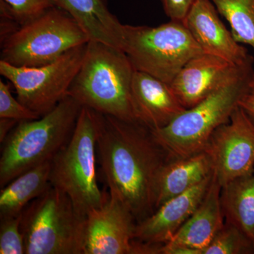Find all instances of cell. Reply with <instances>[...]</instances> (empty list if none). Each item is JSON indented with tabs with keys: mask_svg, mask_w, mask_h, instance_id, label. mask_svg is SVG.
<instances>
[{
	"mask_svg": "<svg viewBox=\"0 0 254 254\" xmlns=\"http://www.w3.org/2000/svg\"><path fill=\"white\" fill-rule=\"evenodd\" d=\"M98 118L97 159L109 194L141 221L156 209L160 174L172 158L141 122L100 113Z\"/></svg>",
	"mask_w": 254,
	"mask_h": 254,
	"instance_id": "obj_1",
	"label": "cell"
},
{
	"mask_svg": "<svg viewBox=\"0 0 254 254\" xmlns=\"http://www.w3.org/2000/svg\"><path fill=\"white\" fill-rule=\"evenodd\" d=\"M135 68L120 48L90 41L86 54L68 89L82 107L127 122H139L131 84Z\"/></svg>",
	"mask_w": 254,
	"mask_h": 254,
	"instance_id": "obj_2",
	"label": "cell"
},
{
	"mask_svg": "<svg viewBox=\"0 0 254 254\" xmlns=\"http://www.w3.org/2000/svg\"><path fill=\"white\" fill-rule=\"evenodd\" d=\"M81 108L66 95L46 115L19 122L1 143V188L30 169L51 161L71 138Z\"/></svg>",
	"mask_w": 254,
	"mask_h": 254,
	"instance_id": "obj_3",
	"label": "cell"
},
{
	"mask_svg": "<svg viewBox=\"0 0 254 254\" xmlns=\"http://www.w3.org/2000/svg\"><path fill=\"white\" fill-rule=\"evenodd\" d=\"M254 65L245 66L193 108L185 110L166 127L153 130L172 159L204 151L214 131L227 123L251 89Z\"/></svg>",
	"mask_w": 254,
	"mask_h": 254,
	"instance_id": "obj_4",
	"label": "cell"
},
{
	"mask_svg": "<svg viewBox=\"0 0 254 254\" xmlns=\"http://www.w3.org/2000/svg\"><path fill=\"white\" fill-rule=\"evenodd\" d=\"M98 123V113L82 107L71 138L52 160V186L66 193L85 217L101 206L108 195L97 182Z\"/></svg>",
	"mask_w": 254,
	"mask_h": 254,
	"instance_id": "obj_5",
	"label": "cell"
},
{
	"mask_svg": "<svg viewBox=\"0 0 254 254\" xmlns=\"http://www.w3.org/2000/svg\"><path fill=\"white\" fill-rule=\"evenodd\" d=\"M86 217L66 193L50 186L22 213L26 254H83Z\"/></svg>",
	"mask_w": 254,
	"mask_h": 254,
	"instance_id": "obj_6",
	"label": "cell"
},
{
	"mask_svg": "<svg viewBox=\"0 0 254 254\" xmlns=\"http://www.w3.org/2000/svg\"><path fill=\"white\" fill-rule=\"evenodd\" d=\"M1 42V60L15 66L36 67L53 63L90 39L67 12L55 6L18 26Z\"/></svg>",
	"mask_w": 254,
	"mask_h": 254,
	"instance_id": "obj_7",
	"label": "cell"
},
{
	"mask_svg": "<svg viewBox=\"0 0 254 254\" xmlns=\"http://www.w3.org/2000/svg\"><path fill=\"white\" fill-rule=\"evenodd\" d=\"M123 51L135 70L168 84L187 62L203 53L184 23L172 20L156 27L124 25Z\"/></svg>",
	"mask_w": 254,
	"mask_h": 254,
	"instance_id": "obj_8",
	"label": "cell"
},
{
	"mask_svg": "<svg viewBox=\"0 0 254 254\" xmlns=\"http://www.w3.org/2000/svg\"><path fill=\"white\" fill-rule=\"evenodd\" d=\"M87 44L66 52L52 63L36 67L15 66L0 60V73L12 83L17 99L23 105L43 116L67 95L84 59Z\"/></svg>",
	"mask_w": 254,
	"mask_h": 254,
	"instance_id": "obj_9",
	"label": "cell"
},
{
	"mask_svg": "<svg viewBox=\"0 0 254 254\" xmlns=\"http://www.w3.org/2000/svg\"><path fill=\"white\" fill-rule=\"evenodd\" d=\"M204 151L221 187L254 170V123L240 106L210 137Z\"/></svg>",
	"mask_w": 254,
	"mask_h": 254,
	"instance_id": "obj_10",
	"label": "cell"
},
{
	"mask_svg": "<svg viewBox=\"0 0 254 254\" xmlns=\"http://www.w3.org/2000/svg\"><path fill=\"white\" fill-rule=\"evenodd\" d=\"M137 222L129 209L111 195L85 220L83 254H133Z\"/></svg>",
	"mask_w": 254,
	"mask_h": 254,
	"instance_id": "obj_11",
	"label": "cell"
},
{
	"mask_svg": "<svg viewBox=\"0 0 254 254\" xmlns=\"http://www.w3.org/2000/svg\"><path fill=\"white\" fill-rule=\"evenodd\" d=\"M183 23L203 53L237 66L254 64L253 56L237 43L210 0H195Z\"/></svg>",
	"mask_w": 254,
	"mask_h": 254,
	"instance_id": "obj_12",
	"label": "cell"
},
{
	"mask_svg": "<svg viewBox=\"0 0 254 254\" xmlns=\"http://www.w3.org/2000/svg\"><path fill=\"white\" fill-rule=\"evenodd\" d=\"M250 65L237 66L215 55L201 53L187 62L170 86L182 106L190 109Z\"/></svg>",
	"mask_w": 254,
	"mask_h": 254,
	"instance_id": "obj_13",
	"label": "cell"
},
{
	"mask_svg": "<svg viewBox=\"0 0 254 254\" xmlns=\"http://www.w3.org/2000/svg\"><path fill=\"white\" fill-rule=\"evenodd\" d=\"M213 177L170 198L149 217L137 222L133 240L148 245L168 242L201 203Z\"/></svg>",
	"mask_w": 254,
	"mask_h": 254,
	"instance_id": "obj_14",
	"label": "cell"
},
{
	"mask_svg": "<svg viewBox=\"0 0 254 254\" xmlns=\"http://www.w3.org/2000/svg\"><path fill=\"white\" fill-rule=\"evenodd\" d=\"M131 91L138 121L150 129L166 127L187 110L170 84L143 71L135 70Z\"/></svg>",
	"mask_w": 254,
	"mask_h": 254,
	"instance_id": "obj_15",
	"label": "cell"
},
{
	"mask_svg": "<svg viewBox=\"0 0 254 254\" xmlns=\"http://www.w3.org/2000/svg\"><path fill=\"white\" fill-rule=\"evenodd\" d=\"M221 189L213 173L211 183L201 203L175 236L163 245L195 249L203 254V250L225 225Z\"/></svg>",
	"mask_w": 254,
	"mask_h": 254,
	"instance_id": "obj_16",
	"label": "cell"
},
{
	"mask_svg": "<svg viewBox=\"0 0 254 254\" xmlns=\"http://www.w3.org/2000/svg\"><path fill=\"white\" fill-rule=\"evenodd\" d=\"M56 4L79 24L90 41L123 50L124 24L112 14L106 0H56Z\"/></svg>",
	"mask_w": 254,
	"mask_h": 254,
	"instance_id": "obj_17",
	"label": "cell"
},
{
	"mask_svg": "<svg viewBox=\"0 0 254 254\" xmlns=\"http://www.w3.org/2000/svg\"><path fill=\"white\" fill-rule=\"evenodd\" d=\"M213 173V162L205 151L187 158L171 159L159 179L156 209L170 198L199 185Z\"/></svg>",
	"mask_w": 254,
	"mask_h": 254,
	"instance_id": "obj_18",
	"label": "cell"
},
{
	"mask_svg": "<svg viewBox=\"0 0 254 254\" xmlns=\"http://www.w3.org/2000/svg\"><path fill=\"white\" fill-rule=\"evenodd\" d=\"M52 160L30 169L1 188L0 218L21 215L33 200L41 196L51 186Z\"/></svg>",
	"mask_w": 254,
	"mask_h": 254,
	"instance_id": "obj_19",
	"label": "cell"
},
{
	"mask_svg": "<svg viewBox=\"0 0 254 254\" xmlns=\"http://www.w3.org/2000/svg\"><path fill=\"white\" fill-rule=\"evenodd\" d=\"M225 222L235 225L254 247V170L221 189Z\"/></svg>",
	"mask_w": 254,
	"mask_h": 254,
	"instance_id": "obj_20",
	"label": "cell"
},
{
	"mask_svg": "<svg viewBox=\"0 0 254 254\" xmlns=\"http://www.w3.org/2000/svg\"><path fill=\"white\" fill-rule=\"evenodd\" d=\"M230 23L237 43L254 50V0H210Z\"/></svg>",
	"mask_w": 254,
	"mask_h": 254,
	"instance_id": "obj_21",
	"label": "cell"
},
{
	"mask_svg": "<svg viewBox=\"0 0 254 254\" xmlns=\"http://www.w3.org/2000/svg\"><path fill=\"white\" fill-rule=\"evenodd\" d=\"M254 254L253 244L237 227L227 222L203 250V254Z\"/></svg>",
	"mask_w": 254,
	"mask_h": 254,
	"instance_id": "obj_22",
	"label": "cell"
},
{
	"mask_svg": "<svg viewBox=\"0 0 254 254\" xmlns=\"http://www.w3.org/2000/svg\"><path fill=\"white\" fill-rule=\"evenodd\" d=\"M57 6L56 0H0L1 18L19 26Z\"/></svg>",
	"mask_w": 254,
	"mask_h": 254,
	"instance_id": "obj_23",
	"label": "cell"
},
{
	"mask_svg": "<svg viewBox=\"0 0 254 254\" xmlns=\"http://www.w3.org/2000/svg\"><path fill=\"white\" fill-rule=\"evenodd\" d=\"M22 213L0 218V254H25L24 241L21 230Z\"/></svg>",
	"mask_w": 254,
	"mask_h": 254,
	"instance_id": "obj_24",
	"label": "cell"
},
{
	"mask_svg": "<svg viewBox=\"0 0 254 254\" xmlns=\"http://www.w3.org/2000/svg\"><path fill=\"white\" fill-rule=\"evenodd\" d=\"M38 114L28 109L11 94L9 85L0 81V118L12 119L18 122L37 120Z\"/></svg>",
	"mask_w": 254,
	"mask_h": 254,
	"instance_id": "obj_25",
	"label": "cell"
},
{
	"mask_svg": "<svg viewBox=\"0 0 254 254\" xmlns=\"http://www.w3.org/2000/svg\"><path fill=\"white\" fill-rule=\"evenodd\" d=\"M164 11L172 21L183 22L195 0H160Z\"/></svg>",
	"mask_w": 254,
	"mask_h": 254,
	"instance_id": "obj_26",
	"label": "cell"
},
{
	"mask_svg": "<svg viewBox=\"0 0 254 254\" xmlns=\"http://www.w3.org/2000/svg\"><path fill=\"white\" fill-rule=\"evenodd\" d=\"M240 106L248 115L254 123V88L252 87L248 93L241 100Z\"/></svg>",
	"mask_w": 254,
	"mask_h": 254,
	"instance_id": "obj_27",
	"label": "cell"
},
{
	"mask_svg": "<svg viewBox=\"0 0 254 254\" xmlns=\"http://www.w3.org/2000/svg\"><path fill=\"white\" fill-rule=\"evenodd\" d=\"M19 122L12 119L0 118V142L3 143Z\"/></svg>",
	"mask_w": 254,
	"mask_h": 254,
	"instance_id": "obj_28",
	"label": "cell"
},
{
	"mask_svg": "<svg viewBox=\"0 0 254 254\" xmlns=\"http://www.w3.org/2000/svg\"><path fill=\"white\" fill-rule=\"evenodd\" d=\"M251 87H253V88H254V71L253 76H252V81H251Z\"/></svg>",
	"mask_w": 254,
	"mask_h": 254,
	"instance_id": "obj_29",
	"label": "cell"
}]
</instances>
